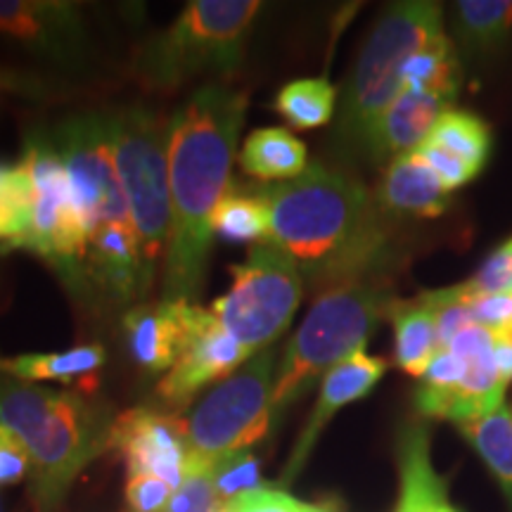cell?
<instances>
[{"label":"cell","mask_w":512,"mask_h":512,"mask_svg":"<svg viewBox=\"0 0 512 512\" xmlns=\"http://www.w3.org/2000/svg\"><path fill=\"white\" fill-rule=\"evenodd\" d=\"M247 91L207 83L169 119L171 226L162 302L197 304L214 245V214L230 190Z\"/></svg>","instance_id":"obj_1"},{"label":"cell","mask_w":512,"mask_h":512,"mask_svg":"<svg viewBox=\"0 0 512 512\" xmlns=\"http://www.w3.org/2000/svg\"><path fill=\"white\" fill-rule=\"evenodd\" d=\"M268 207V240L285 249L311 290L375 275L387 254V228L370 190L344 171L309 164L292 181L256 190Z\"/></svg>","instance_id":"obj_2"},{"label":"cell","mask_w":512,"mask_h":512,"mask_svg":"<svg viewBox=\"0 0 512 512\" xmlns=\"http://www.w3.org/2000/svg\"><path fill=\"white\" fill-rule=\"evenodd\" d=\"M114 415L74 389H50L0 373V430L29 456L34 512H60L69 489L95 458L110 451Z\"/></svg>","instance_id":"obj_3"},{"label":"cell","mask_w":512,"mask_h":512,"mask_svg":"<svg viewBox=\"0 0 512 512\" xmlns=\"http://www.w3.org/2000/svg\"><path fill=\"white\" fill-rule=\"evenodd\" d=\"M264 5L256 0H192L169 27L147 36L131 57L145 91L174 93L202 76L235 74Z\"/></svg>","instance_id":"obj_4"},{"label":"cell","mask_w":512,"mask_h":512,"mask_svg":"<svg viewBox=\"0 0 512 512\" xmlns=\"http://www.w3.org/2000/svg\"><path fill=\"white\" fill-rule=\"evenodd\" d=\"M394 302L392 287L380 275H366L320 292L275 370L273 420L302 399L320 377L366 349Z\"/></svg>","instance_id":"obj_5"},{"label":"cell","mask_w":512,"mask_h":512,"mask_svg":"<svg viewBox=\"0 0 512 512\" xmlns=\"http://www.w3.org/2000/svg\"><path fill=\"white\" fill-rule=\"evenodd\" d=\"M444 34V10L430 0H403L382 12L363 43L342 102L337 136L361 152L375 121L403 91V69L434 36Z\"/></svg>","instance_id":"obj_6"},{"label":"cell","mask_w":512,"mask_h":512,"mask_svg":"<svg viewBox=\"0 0 512 512\" xmlns=\"http://www.w3.org/2000/svg\"><path fill=\"white\" fill-rule=\"evenodd\" d=\"M107 121L119 181L138 235L145 280L152 290L171 226L169 121L143 105L107 112Z\"/></svg>","instance_id":"obj_7"},{"label":"cell","mask_w":512,"mask_h":512,"mask_svg":"<svg viewBox=\"0 0 512 512\" xmlns=\"http://www.w3.org/2000/svg\"><path fill=\"white\" fill-rule=\"evenodd\" d=\"M275 349L249 358L245 366L209 389L183 415L188 437V472L214 470L235 453L252 451L273 425Z\"/></svg>","instance_id":"obj_8"},{"label":"cell","mask_w":512,"mask_h":512,"mask_svg":"<svg viewBox=\"0 0 512 512\" xmlns=\"http://www.w3.org/2000/svg\"><path fill=\"white\" fill-rule=\"evenodd\" d=\"M233 285L211 304L228 335L249 356L271 349L290 328L304 294V278L292 256L273 242L249 247L242 264L230 266Z\"/></svg>","instance_id":"obj_9"},{"label":"cell","mask_w":512,"mask_h":512,"mask_svg":"<svg viewBox=\"0 0 512 512\" xmlns=\"http://www.w3.org/2000/svg\"><path fill=\"white\" fill-rule=\"evenodd\" d=\"M19 164L27 169L34 192L31 233L22 249L53 266L74 294L88 292L91 297L86 280L88 230L53 138L31 133Z\"/></svg>","instance_id":"obj_10"},{"label":"cell","mask_w":512,"mask_h":512,"mask_svg":"<svg viewBox=\"0 0 512 512\" xmlns=\"http://www.w3.org/2000/svg\"><path fill=\"white\" fill-rule=\"evenodd\" d=\"M50 138L67 166L88 240L100 226H133L114 162L107 112H86L64 119Z\"/></svg>","instance_id":"obj_11"},{"label":"cell","mask_w":512,"mask_h":512,"mask_svg":"<svg viewBox=\"0 0 512 512\" xmlns=\"http://www.w3.org/2000/svg\"><path fill=\"white\" fill-rule=\"evenodd\" d=\"M245 347L228 335L214 313L200 304H185V337L174 368L157 384L166 411L183 415L195 396L219 384L249 361Z\"/></svg>","instance_id":"obj_12"},{"label":"cell","mask_w":512,"mask_h":512,"mask_svg":"<svg viewBox=\"0 0 512 512\" xmlns=\"http://www.w3.org/2000/svg\"><path fill=\"white\" fill-rule=\"evenodd\" d=\"M110 451L126 460L128 475H152L174 489L188 475V437L183 415L155 408H131L112 425Z\"/></svg>","instance_id":"obj_13"},{"label":"cell","mask_w":512,"mask_h":512,"mask_svg":"<svg viewBox=\"0 0 512 512\" xmlns=\"http://www.w3.org/2000/svg\"><path fill=\"white\" fill-rule=\"evenodd\" d=\"M0 36L57 62H81L88 34L81 12L57 0H0Z\"/></svg>","instance_id":"obj_14"},{"label":"cell","mask_w":512,"mask_h":512,"mask_svg":"<svg viewBox=\"0 0 512 512\" xmlns=\"http://www.w3.org/2000/svg\"><path fill=\"white\" fill-rule=\"evenodd\" d=\"M384 373H387L384 358L368 356L366 349H361L323 377V382H320V396L316 406H313L309 420H306L302 434L294 441V448L290 458H287L283 477H280L278 482L280 486H290L294 479L299 477V472H302L304 465L309 463L313 448H316L320 434L328 427V422L335 418L344 406H349V403L363 399V396L373 392V387L382 380Z\"/></svg>","instance_id":"obj_15"},{"label":"cell","mask_w":512,"mask_h":512,"mask_svg":"<svg viewBox=\"0 0 512 512\" xmlns=\"http://www.w3.org/2000/svg\"><path fill=\"white\" fill-rule=\"evenodd\" d=\"M86 280L91 294L114 306L133 304L150 294L136 228L110 223L95 230L88 240Z\"/></svg>","instance_id":"obj_16"},{"label":"cell","mask_w":512,"mask_h":512,"mask_svg":"<svg viewBox=\"0 0 512 512\" xmlns=\"http://www.w3.org/2000/svg\"><path fill=\"white\" fill-rule=\"evenodd\" d=\"M446 347L456 351L465 363L463 382H460L456 399H453L448 420L467 425V422L486 418V415L505 406L503 396L508 382L498 373L491 332L479 328V325H470L453 337Z\"/></svg>","instance_id":"obj_17"},{"label":"cell","mask_w":512,"mask_h":512,"mask_svg":"<svg viewBox=\"0 0 512 512\" xmlns=\"http://www.w3.org/2000/svg\"><path fill=\"white\" fill-rule=\"evenodd\" d=\"M448 110H453V105H448L446 100L413 91V88H403L399 98L382 112V117L370 128L361 152L373 164H380L418 150L430 138L432 128L437 126V121Z\"/></svg>","instance_id":"obj_18"},{"label":"cell","mask_w":512,"mask_h":512,"mask_svg":"<svg viewBox=\"0 0 512 512\" xmlns=\"http://www.w3.org/2000/svg\"><path fill=\"white\" fill-rule=\"evenodd\" d=\"M185 304L159 302L131 306L124 313L126 349L147 375H166L181 354L185 337Z\"/></svg>","instance_id":"obj_19"},{"label":"cell","mask_w":512,"mask_h":512,"mask_svg":"<svg viewBox=\"0 0 512 512\" xmlns=\"http://www.w3.org/2000/svg\"><path fill=\"white\" fill-rule=\"evenodd\" d=\"M430 446V430L420 422L401 430L396 444L401 489L394 512H456L448 503L446 482L432 465Z\"/></svg>","instance_id":"obj_20"},{"label":"cell","mask_w":512,"mask_h":512,"mask_svg":"<svg viewBox=\"0 0 512 512\" xmlns=\"http://www.w3.org/2000/svg\"><path fill=\"white\" fill-rule=\"evenodd\" d=\"M375 200L380 209L394 214L437 219L448 209L451 192H446L434 171L413 150L389 162Z\"/></svg>","instance_id":"obj_21"},{"label":"cell","mask_w":512,"mask_h":512,"mask_svg":"<svg viewBox=\"0 0 512 512\" xmlns=\"http://www.w3.org/2000/svg\"><path fill=\"white\" fill-rule=\"evenodd\" d=\"M240 166L259 181L283 183L309 169L306 145L287 128H256L240 150Z\"/></svg>","instance_id":"obj_22"},{"label":"cell","mask_w":512,"mask_h":512,"mask_svg":"<svg viewBox=\"0 0 512 512\" xmlns=\"http://www.w3.org/2000/svg\"><path fill=\"white\" fill-rule=\"evenodd\" d=\"M394 325V358L406 375L422 377L439 351L437 320L422 299L401 302L396 299L389 309Z\"/></svg>","instance_id":"obj_23"},{"label":"cell","mask_w":512,"mask_h":512,"mask_svg":"<svg viewBox=\"0 0 512 512\" xmlns=\"http://www.w3.org/2000/svg\"><path fill=\"white\" fill-rule=\"evenodd\" d=\"M107 354L100 344H81L50 354H22L3 358L0 356V373L22 382H74L79 377L95 375L105 366Z\"/></svg>","instance_id":"obj_24"},{"label":"cell","mask_w":512,"mask_h":512,"mask_svg":"<svg viewBox=\"0 0 512 512\" xmlns=\"http://www.w3.org/2000/svg\"><path fill=\"white\" fill-rule=\"evenodd\" d=\"M463 86V67H460L456 46L444 34L425 43L403 69V88L434 95L453 105Z\"/></svg>","instance_id":"obj_25"},{"label":"cell","mask_w":512,"mask_h":512,"mask_svg":"<svg viewBox=\"0 0 512 512\" xmlns=\"http://www.w3.org/2000/svg\"><path fill=\"white\" fill-rule=\"evenodd\" d=\"M463 437L475 446L491 475L501 484L503 494L512 505V415L508 406H501L486 418L460 425Z\"/></svg>","instance_id":"obj_26"},{"label":"cell","mask_w":512,"mask_h":512,"mask_svg":"<svg viewBox=\"0 0 512 512\" xmlns=\"http://www.w3.org/2000/svg\"><path fill=\"white\" fill-rule=\"evenodd\" d=\"M275 110L297 131L320 128L335 117L337 88L328 79L290 81L275 98Z\"/></svg>","instance_id":"obj_27"},{"label":"cell","mask_w":512,"mask_h":512,"mask_svg":"<svg viewBox=\"0 0 512 512\" xmlns=\"http://www.w3.org/2000/svg\"><path fill=\"white\" fill-rule=\"evenodd\" d=\"M453 17L465 46L491 50L510 36L512 0H460Z\"/></svg>","instance_id":"obj_28"},{"label":"cell","mask_w":512,"mask_h":512,"mask_svg":"<svg viewBox=\"0 0 512 512\" xmlns=\"http://www.w3.org/2000/svg\"><path fill=\"white\" fill-rule=\"evenodd\" d=\"M268 230H271V216L266 204L256 195L228 190L214 214V235L230 245H245V242L259 245L268 240Z\"/></svg>","instance_id":"obj_29"},{"label":"cell","mask_w":512,"mask_h":512,"mask_svg":"<svg viewBox=\"0 0 512 512\" xmlns=\"http://www.w3.org/2000/svg\"><path fill=\"white\" fill-rule=\"evenodd\" d=\"M427 143H434L482 171L491 152V133L482 119L470 112L448 110L432 128Z\"/></svg>","instance_id":"obj_30"},{"label":"cell","mask_w":512,"mask_h":512,"mask_svg":"<svg viewBox=\"0 0 512 512\" xmlns=\"http://www.w3.org/2000/svg\"><path fill=\"white\" fill-rule=\"evenodd\" d=\"M31 209H34V192L31 178L22 164L12 169V174L0 185V247L22 249L31 233Z\"/></svg>","instance_id":"obj_31"},{"label":"cell","mask_w":512,"mask_h":512,"mask_svg":"<svg viewBox=\"0 0 512 512\" xmlns=\"http://www.w3.org/2000/svg\"><path fill=\"white\" fill-rule=\"evenodd\" d=\"M214 486L226 505L247 491L261 489V463L252 451L235 453L214 467Z\"/></svg>","instance_id":"obj_32"},{"label":"cell","mask_w":512,"mask_h":512,"mask_svg":"<svg viewBox=\"0 0 512 512\" xmlns=\"http://www.w3.org/2000/svg\"><path fill=\"white\" fill-rule=\"evenodd\" d=\"M223 503L214 486V470H192L171 496L164 512H221Z\"/></svg>","instance_id":"obj_33"},{"label":"cell","mask_w":512,"mask_h":512,"mask_svg":"<svg viewBox=\"0 0 512 512\" xmlns=\"http://www.w3.org/2000/svg\"><path fill=\"white\" fill-rule=\"evenodd\" d=\"M415 152H418L422 162H425L434 171V176L439 178L441 185L446 188V192L463 188V185L470 183L472 178L479 174L472 164L463 162V159L453 155V152L444 150V147L427 143V140Z\"/></svg>","instance_id":"obj_34"},{"label":"cell","mask_w":512,"mask_h":512,"mask_svg":"<svg viewBox=\"0 0 512 512\" xmlns=\"http://www.w3.org/2000/svg\"><path fill=\"white\" fill-rule=\"evenodd\" d=\"M467 285L475 294H512V238L491 252Z\"/></svg>","instance_id":"obj_35"},{"label":"cell","mask_w":512,"mask_h":512,"mask_svg":"<svg viewBox=\"0 0 512 512\" xmlns=\"http://www.w3.org/2000/svg\"><path fill=\"white\" fill-rule=\"evenodd\" d=\"M174 486L152 475H128L126 503L131 512H164L174 496Z\"/></svg>","instance_id":"obj_36"},{"label":"cell","mask_w":512,"mask_h":512,"mask_svg":"<svg viewBox=\"0 0 512 512\" xmlns=\"http://www.w3.org/2000/svg\"><path fill=\"white\" fill-rule=\"evenodd\" d=\"M304 503L285 494L278 486H261L223 505L221 512H299Z\"/></svg>","instance_id":"obj_37"},{"label":"cell","mask_w":512,"mask_h":512,"mask_svg":"<svg viewBox=\"0 0 512 512\" xmlns=\"http://www.w3.org/2000/svg\"><path fill=\"white\" fill-rule=\"evenodd\" d=\"M472 323L489 332L512 325V294H472Z\"/></svg>","instance_id":"obj_38"},{"label":"cell","mask_w":512,"mask_h":512,"mask_svg":"<svg viewBox=\"0 0 512 512\" xmlns=\"http://www.w3.org/2000/svg\"><path fill=\"white\" fill-rule=\"evenodd\" d=\"M29 456L22 444L8 432L0 430V486L19 484L29 477Z\"/></svg>","instance_id":"obj_39"},{"label":"cell","mask_w":512,"mask_h":512,"mask_svg":"<svg viewBox=\"0 0 512 512\" xmlns=\"http://www.w3.org/2000/svg\"><path fill=\"white\" fill-rule=\"evenodd\" d=\"M494 337V358H496V366L498 373L505 382H512V325L503 330L491 332Z\"/></svg>","instance_id":"obj_40"},{"label":"cell","mask_w":512,"mask_h":512,"mask_svg":"<svg viewBox=\"0 0 512 512\" xmlns=\"http://www.w3.org/2000/svg\"><path fill=\"white\" fill-rule=\"evenodd\" d=\"M12 169H15V166H10V164H5V162H0V185L5 183V178H8L10 174H12Z\"/></svg>","instance_id":"obj_41"},{"label":"cell","mask_w":512,"mask_h":512,"mask_svg":"<svg viewBox=\"0 0 512 512\" xmlns=\"http://www.w3.org/2000/svg\"><path fill=\"white\" fill-rule=\"evenodd\" d=\"M299 512H330V510H325V508H318V505H302V510Z\"/></svg>","instance_id":"obj_42"}]
</instances>
